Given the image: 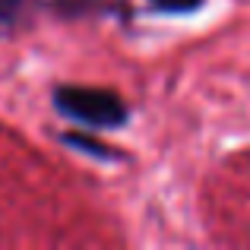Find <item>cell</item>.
Segmentation results:
<instances>
[{
    "label": "cell",
    "instance_id": "1",
    "mask_svg": "<svg viewBox=\"0 0 250 250\" xmlns=\"http://www.w3.org/2000/svg\"><path fill=\"white\" fill-rule=\"evenodd\" d=\"M54 104L63 117L85 127H117L127 121V108L114 92L89 85H63L54 92Z\"/></svg>",
    "mask_w": 250,
    "mask_h": 250
},
{
    "label": "cell",
    "instance_id": "2",
    "mask_svg": "<svg viewBox=\"0 0 250 250\" xmlns=\"http://www.w3.org/2000/svg\"><path fill=\"white\" fill-rule=\"evenodd\" d=\"M152 3L165 13H177V10H193L200 0H152Z\"/></svg>",
    "mask_w": 250,
    "mask_h": 250
},
{
    "label": "cell",
    "instance_id": "3",
    "mask_svg": "<svg viewBox=\"0 0 250 250\" xmlns=\"http://www.w3.org/2000/svg\"><path fill=\"white\" fill-rule=\"evenodd\" d=\"M19 6L22 0H0V22H13L19 16Z\"/></svg>",
    "mask_w": 250,
    "mask_h": 250
}]
</instances>
